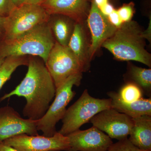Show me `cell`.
Returning <instances> with one entry per match:
<instances>
[{
    "instance_id": "obj_1",
    "label": "cell",
    "mask_w": 151,
    "mask_h": 151,
    "mask_svg": "<svg viewBox=\"0 0 151 151\" xmlns=\"http://www.w3.org/2000/svg\"><path fill=\"white\" fill-rule=\"evenodd\" d=\"M41 59L36 56L28 58L24 78L15 89L0 98L2 101L15 95L24 97L26 104L23 110V116L34 121L41 119L45 114L56 93L53 79Z\"/></svg>"
},
{
    "instance_id": "obj_2",
    "label": "cell",
    "mask_w": 151,
    "mask_h": 151,
    "mask_svg": "<svg viewBox=\"0 0 151 151\" xmlns=\"http://www.w3.org/2000/svg\"><path fill=\"white\" fill-rule=\"evenodd\" d=\"M145 39L137 23L131 21L123 23L102 47L119 60L138 61L150 67L151 55L145 48Z\"/></svg>"
},
{
    "instance_id": "obj_3",
    "label": "cell",
    "mask_w": 151,
    "mask_h": 151,
    "mask_svg": "<svg viewBox=\"0 0 151 151\" xmlns=\"http://www.w3.org/2000/svg\"><path fill=\"white\" fill-rule=\"evenodd\" d=\"M55 42L48 22H46L10 42H0V57L27 55L39 56L45 64Z\"/></svg>"
},
{
    "instance_id": "obj_4",
    "label": "cell",
    "mask_w": 151,
    "mask_h": 151,
    "mask_svg": "<svg viewBox=\"0 0 151 151\" xmlns=\"http://www.w3.org/2000/svg\"><path fill=\"white\" fill-rule=\"evenodd\" d=\"M50 15L41 5L24 4L14 7L6 17L0 42H7L15 39L39 25L48 22Z\"/></svg>"
},
{
    "instance_id": "obj_5",
    "label": "cell",
    "mask_w": 151,
    "mask_h": 151,
    "mask_svg": "<svg viewBox=\"0 0 151 151\" xmlns=\"http://www.w3.org/2000/svg\"><path fill=\"white\" fill-rule=\"evenodd\" d=\"M111 108V99H99L91 96L84 90L73 105L66 109L62 119V127L58 133L66 136L80 127L101 111Z\"/></svg>"
},
{
    "instance_id": "obj_6",
    "label": "cell",
    "mask_w": 151,
    "mask_h": 151,
    "mask_svg": "<svg viewBox=\"0 0 151 151\" xmlns=\"http://www.w3.org/2000/svg\"><path fill=\"white\" fill-rule=\"evenodd\" d=\"M82 78V73L72 76L56 89L54 100L43 117L37 121V130L41 131L43 136L52 137L57 132V124L62 120L66 107L76 94L73 86H79Z\"/></svg>"
},
{
    "instance_id": "obj_7",
    "label": "cell",
    "mask_w": 151,
    "mask_h": 151,
    "mask_svg": "<svg viewBox=\"0 0 151 151\" xmlns=\"http://www.w3.org/2000/svg\"><path fill=\"white\" fill-rule=\"evenodd\" d=\"M56 89L70 77L86 71L68 46L55 42L45 64Z\"/></svg>"
},
{
    "instance_id": "obj_8",
    "label": "cell",
    "mask_w": 151,
    "mask_h": 151,
    "mask_svg": "<svg viewBox=\"0 0 151 151\" xmlns=\"http://www.w3.org/2000/svg\"><path fill=\"white\" fill-rule=\"evenodd\" d=\"M2 143L19 151H70V150L68 138L58 132L52 137L21 134L9 138Z\"/></svg>"
},
{
    "instance_id": "obj_9",
    "label": "cell",
    "mask_w": 151,
    "mask_h": 151,
    "mask_svg": "<svg viewBox=\"0 0 151 151\" xmlns=\"http://www.w3.org/2000/svg\"><path fill=\"white\" fill-rule=\"evenodd\" d=\"M89 122L111 139L118 141L128 138L134 125L132 118L112 108L97 113Z\"/></svg>"
},
{
    "instance_id": "obj_10",
    "label": "cell",
    "mask_w": 151,
    "mask_h": 151,
    "mask_svg": "<svg viewBox=\"0 0 151 151\" xmlns=\"http://www.w3.org/2000/svg\"><path fill=\"white\" fill-rule=\"evenodd\" d=\"M37 126V121L23 119L12 107L0 108V143L21 134L39 135Z\"/></svg>"
},
{
    "instance_id": "obj_11",
    "label": "cell",
    "mask_w": 151,
    "mask_h": 151,
    "mask_svg": "<svg viewBox=\"0 0 151 151\" xmlns=\"http://www.w3.org/2000/svg\"><path fill=\"white\" fill-rule=\"evenodd\" d=\"M87 23L91 35V43L89 44V58L91 61L97 50L103 43L111 37L117 28L110 22L92 1Z\"/></svg>"
},
{
    "instance_id": "obj_12",
    "label": "cell",
    "mask_w": 151,
    "mask_h": 151,
    "mask_svg": "<svg viewBox=\"0 0 151 151\" xmlns=\"http://www.w3.org/2000/svg\"><path fill=\"white\" fill-rule=\"evenodd\" d=\"M66 136L70 151H107L113 143L108 135L94 126L86 130L78 129Z\"/></svg>"
},
{
    "instance_id": "obj_13",
    "label": "cell",
    "mask_w": 151,
    "mask_h": 151,
    "mask_svg": "<svg viewBox=\"0 0 151 151\" xmlns=\"http://www.w3.org/2000/svg\"><path fill=\"white\" fill-rule=\"evenodd\" d=\"M89 0H45L41 5L49 15L68 17L76 22L83 23L87 14Z\"/></svg>"
},
{
    "instance_id": "obj_14",
    "label": "cell",
    "mask_w": 151,
    "mask_h": 151,
    "mask_svg": "<svg viewBox=\"0 0 151 151\" xmlns=\"http://www.w3.org/2000/svg\"><path fill=\"white\" fill-rule=\"evenodd\" d=\"M111 99V108L120 113L126 114L132 118L147 115L151 116V98H141L132 103H126L119 98L118 93L108 92Z\"/></svg>"
},
{
    "instance_id": "obj_15",
    "label": "cell",
    "mask_w": 151,
    "mask_h": 151,
    "mask_svg": "<svg viewBox=\"0 0 151 151\" xmlns=\"http://www.w3.org/2000/svg\"><path fill=\"white\" fill-rule=\"evenodd\" d=\"M132 119L134 125L128 139L142 150L151 151V116L144 115Z\"/></svg>"
},
{
    "instance_id": "obj_16",
    "label": "cell",
    "mask_w": 151,
    "mask_h": 151,
    "mask_svg": "<svg viewBox=\"0 0 151 151\" xmlns=\"http://www.w3.org/2000/svg\"><path fill=\"white\" fill-rule=\"evenodd\" d=\"M89 46L83 23L76 22L68 47L87 70L90 61L89 58Z\"/></svg>"
},
{
    "instance_id": "obj_17",
    "label": "cell",
    "mask_w": 151,
    "mask_h": 151,
    "mask_svg": "<svg viewBox=\"0 0 151 151\" xmlns=\"http://www.w3.org/2000/svg\"><path fill=\"white\" fill-rule=\"evenodd\" d=\"M48 24L55 42L63 46H68L73 33L76 22L65 16L50 15Z\"/></svg>"
},
{
    "instance_id": "obj_18",
    "label": "cell",
    "mask_w": 151,
    "mask_h": 151,
    "mask_svg": "<svg viewBox=\"0 0 151 151\" xmlns=\"http://www.w3.org/2000/svg\"><path fill=\"white\" fill-rule=\"evenodd\" d=\"M26 56H10L5 58L0 66V90L16 69L21 65H27Z\"/></svg>"
},
{
    "instance_id": "obj_19",
    "label": "cell",
    "mask_w": 151,
    "mask_h": 151,
    "mask_svg": "<svg viewBox=\"0 0 151 151\" xmlns=\"http://www.w3.org/2000/svg\"><path fill=\"white\" fill-rule=\"evenodd\" d=\"M131 78L136 85L141 88L143 92L151 97V69L132 65L130 67Z\"/></svg>"
},
{
    "instance_id": "obj_20",
    "label": "cell",
    "mask_w": 151,
    "mask_h": 151,
    "mask_svg": "<svg viewBox=\"0 0 151 151\" xmlns=\"http://www.w3.org/2000/svg\"><path fill=\"white\" fill-rule=\"evenodd\" d=\"M118 94L120 99L126 103H132L143 98L142 89L133 82L124 85Z\"/></svg>"
},
{
    "instance_id": "obj_21",
    "label": "cell",
    "mask_w": 151,
    "mask_h": 151,
    "mask_svg": "<svg viewBox=\"0 0 151 151\" xmlns=\"http://www.w3.org/2000/svg\"><path fill=\"white\" fill-rule=\"evenodd\" d=\"M107 151H145L142 150L134 145L128 138L113 143Z\"/></svg>"
},
{
    "instance_id": "obj_22",
    "label": "cell",
    "mask_w": 151,
    "mask_h": 151,
    "mask_svg": "<svg viewBox=\"0 0 151 151\" xmlns=\"http://www.w3.org/2000/svg\"><path fill=\"white\" fill-rule=\"evenodd\" d=\"M117 12L123 22L132 21L134 12L133 6L131 4L124 5L119 9Z\"/></svg>"
},
{
    "instance_id": "obj_23",
    "label": "cell",
    "mask_w": 151,
    "mask_h": 151,
    "mask_svg": "<svg viewBox=\"0 0 151 151\" xmlns=\"http://www.w3.org/2000/svg\"><path fill=\"white\" fill-rule=\"evenodd\" d=\"M12 9L11 0H0V15L6 17Z\"/></svg>"
},
{
    "instance_id": "obj_24",
    "label": "cell",
    "mask_w": 151,
    "mask_h": 151,
    "mask_svg": "<svg viewBox=\"0 0 151 151\" xmlns=\"http://www.w3.org/2000/svg\"><path fill=\"white\" fill-rule=\"evenodd\" d=\"M110 22L117 28L120 27L123 24V22L119 16L117 10H114L108 17Z\"/></svg>"
},
{
    "instance_id": "obj_25",
    "label": "cell",
    "mask_w": 151,
    "mask_h": 151,
    "mask_svg": "<svg viewBox=\"0 0 151 151\" xmlns=\"http://www.w3.org/2000/svg\"><path fill=\"white\" fill-rule=\"evenodd\" d=\"M99 9H100L101 12L107 17L115 10L113 6L109 3Z\"/></svg>"
},
{
    "instance_id": "obj_26",
    "label": "cell",
    "mask_w": 151,
    "mask_h": 151,
    "mask_svg": "<svg viewBox=\"0 0 151 151\" xmlns=\"http://www.w3.org/2000/svg\"><path fill=\"white\" fill-rule=\"evenodd\" d=\"M0 151H19L12 147L0 143Z\"/></svg>"
},
{
    "instance_id": "obj_27",
    "label": "cell",
    "mask_w": 151,
    "mask_h": 151,
    "mask_svg": "<svg viewBox=\"0 0 151 151\" xmlns=\"http://www.w3.org/2000/svg\"><path fill=\"white\" fill-rule=\"evenodd\" d=\"M26 1V0H11L12 8L13 9L15 7L22 5L25 3Z\"/></svg>"
},
{
    "instance_id": "obj_28",
    "label": "cell",
    "mask_w": 151,
    "mask_h": 151,
    "mask_svg": "<svg viewBox=\"0 0 151 151\" xmlns=\"http://www.w3.org/2000/svg\"><path fill=\"white\" fill-rule=\"evenodd\" d=\"M93 1L99 8L108 3V0H93Z\"/></svg>"
},
{
    "instance_id": "obj_29",
    "label": "cell",
    "mask_w": 151,
    "mask_h": 151,
    "mask_svg": "<svg viewBox=\"0 0 151 151\" xmlns=\"http://www.w3.org/2000/svg\"><path fill=\"white\" fill-rule=\"evenodd\" d=\"M5 20L6 17L0 15V36L2 35L4 32Z\"/></svg>"
},
{
    "instance_id": "obj_30",
    "label": "cell",
    "mask_w": 151,
    "mask_h": 151,
    "mask_svg": "<svg viewBox=\"0 0 151 151\" xmlns=\"http://www.w3.org/2000/svg\"><path fill=\"white\" fill-rule=\"evenodd\" d=\"M45 0H26L24 4L41 5Z\"/></svg>"
},
{
    "instance_id": "obj_31",
    "label": "cell",
    "mask_w": 151,
    "mask_h": 151,
    "mask_svg": "<svg viewBox=\"0 0 151 151\" xmlns=\"http://www.w3.org/2000/svg\"><path fill=\"white\" fill-rule=\"evenodd\" d=\"M5 58H3L0 57V66L1 65L2 63L3 62V61L4 60Z\"/></svg>"
},
{
    "instance_id": "obj_32",
    "label": "cell",
    "mask_w": 151,
    "mask_h": 151,
    "mask_svg": "<svg viewBox=\"0 0 151 151\" xmlns=\"http://www.w3.org/2000/svg\"><path fill=\"white\" fill-rule=\"evenodd\" d=\"M59 151V150H55V151Z\"/></svg>"
}]
</instances>
